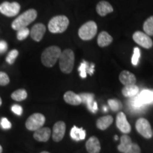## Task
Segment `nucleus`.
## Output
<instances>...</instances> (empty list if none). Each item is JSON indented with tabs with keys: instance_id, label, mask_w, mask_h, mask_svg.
Instances as JSON below:
<instances>
[{
	"instance_id": "obj_1",
	"label": "nucleus",
	"mask_w": 153,
	"mask_h": 153,
	"mask_svg": "<svg viewBox=\"0 0 153 153\" xmlns=\"http://www.w3.org/2000/svg\"><path fill=\"white\" fill-rule=\"evenodd\" d=\"M36 17L37 11L33 9H28L15 19L11 24V27L15 30L26 27L35 20Z\"/></svg>"
},
{
	"instance_id": "obj_2",
	"label": "nucleus",
	"mask_w": 153,
	"mask_h": 153,
	"mask_svg": "<svg viewBox=\"0 0 153 153\" xmlns=\"http://www.w3.org/2000/svg\"><path fill=\"white\" fill-rule=\"evenodd\" d=\"M61 50L57 46H51L47 48L41 55V61L43 65L47 68H52L55 65L60 57Z\"/></svg>"
},
{
	"instance_id": "obj_3",
	"label": "nucleus",
	"mask_w": 153,
	"mask_h": 153,
	"mask_svg": "<svg viewBox=\"0 0 153 153\" xmlns=\"http://www.w3.org/2000/svg\"><path fill=\"white\" fill-rule=\"evenodd\" d=\"M60 68L63 73L70 74L72 71L74 64V54L71 49H66L61 53L59 57Z\"/></svg>"
},
{
	"instance_id": "obj_4",
	"label": "nucleus",
	"mask_w": 153,
	"mask_h": 153,
	"mask_svg": "<svg viewBox=\"0 0 153 153\" xmlns=\"http://www.w3.org/2000/svg\"><path fill=\"white\" fill-rule=\"evenodd\" d=\"M69 24L70 22L67 16L63 15L56 16L51 19L49 22L48 29L50 32L53 33H61L67 30Z\"/></svg>"
},
{
	"instance_id": "obj_5",
	"label": "nucleus",
	"mask_w": 153,
	"mask_h": 153,
	"mask_svg": "<svg viewBox=\"0 0 153 153\" xmlns=\"http://www.w3.org/2000/svg\"><path fill=\"white\" fill-rule=\"evenodd\" d=\"M97 33V25L93 21H89L79 28L78 34L79 38L84 41H89Z\"/></svg>"
},
{
	"instance_id": "obj_6",
	"label": "nucleus",
	"mask_w": 153,
	"mask_h": 153,
	"mask_svg": "<svg viewBox=\"0 0 153 153\" xmlns=\"http://www.w3.org/2000/svg\"><path fill=\"white\" fill-rule=\"evenodd\" d=\"M45 122V117L40 113L32 114L28 118L26 122V127L28 131H36L43 127Z\"/></svg>"
},
{
	"instance_id": "obj_7",
	"label": "nucleus",
	"mask_w": 153,
	"mask_h": 153,
	"mask_svg": "<svg viewBox=\"0 0 153 153\" xmlns=\"http://www.w3.org/2000/svg\"><path fill=\"white\" fill-rule=\"evenodd\" d=\"M137 131L145 138L150 139L152 137V130L150 123L147 119L140 118L137 119L135 123Z\"/></svg>"
},
{
	"instance_id": "obj_8",
	"label": "nucleus",
	"mask_w": 153,
	"mask_h": 153,
	"mask_svg": "<svg viewBox=\"0 0 153 153\" xmlns=\"http://www.w3.org/2000/svg\"><path fill=\"white\" fill-rule=\"evenodd\" d=\"M20 9V4L16 1L11 3L8 2V1H4L0 4V12L8 17L16 16L19 14Z\"/></svg>"
},
{
	"instance_id": "obj_9",
	"label": "nucleus",
	"mask_w": 153,
	"mask_h": 153,
	"mask_svg": "<svg viewBox=\"0 0 153 153\" xmlns=\"http://www.w3.org/2000/svg\"><path fill=\"white\" fill-rule=\"evenodd\" d=\"M134 41L137 45H140L146 49H150L152 47L153 42L150 36L141 31L135 32L133 36Z\"/></svg>"
},
{
	"instance_id": "obj_10",
	"label": "nucleus",
	"mask_w": 153,
	"mask_h": 153,
	"mask_svg": "<svg viewBox=\"0 0 153 153\" xmlns=\"http://www.w3.org/2000/svg\"><path fill=\"white\" fill-rule=\"evenodd\" d=\"M66 131V125L63 121H57L53 128V140L55 142H60L64 137Z\"/></svg>"
},
{
	"instance_id": "obj_11",
	"label": "nucleus",
	"mask_w": 153,
	"mask_h": 153,
	"mask_svg": "<svg viewBox=\"0 0 153 153\" xmlns=\"http://www.w3.org/2000/svg\"><path fill=\"white\" fill-rule=\"evenodd\" d=\"M79 97L82 99V103H85L87 106L88 109L92 113L97 112L98 109V106L94 99V94L91 93H82L80 94Z\"/></svg>"
},
{
	"instance_id": "obj_12",
	"label": "nucleus",
	"mask_w": 153,
	"mask_h": 153,
	"mask_svg": "<svg viewBox=\"0 0 153 153\" xmlns=\"http://www.w3.org/2000/svg\"><path fill=\"white\" fill-rule=\"evenodd\" d=\"M116 126L123 133H129L131 131V127L128 122L126 115L123 112H119L116 116Z\"/></svg>"
},
{
	"instance_id": "obj_13",
	"label": "nucleus",
	"mask_w": 153,
	"mask_h": 153,
	"mask_svg": "<svg viewBox=\"0 0 153 153\" xmlns=\"http://www.w3.org/2000/svg\"><path fill=\"white\" fill-rule=\"evenodd\" d=\"M45 30H46V28L45 25L43 24H36L30 30V37L35 41H41L45 33Z\"/></svg>"
},
{
	"instance_id": "obj_14",
	"label": "nucleus",
	"mask_w": 153,
	"mask_h": 153,
	"mask_svg": "<svg viewBox=\"0 0 153 153\" xmlns=\"http://www.w3.org/2000/svg\"><path fill=\"white\" fill-rule=\"evenodd\" d=\"M51 136V130L49 128H41L34 132L33 137L38 142H47Z\"/></svg>"
},
{
	"instance_id": "obj_15",
	"label": "nucleus",
	"mask_w": 153,
	"mask_h": 153,
	"mask_svg": "<svg viewBox=\"0 0 153 153\" xmlns=\"http://www.w3.org/2000/svg\"><path fill=\"white\" fill-rule=\"evenodd\" d=\"M86 148L89 153H99L101 150V145L97 137L92 136L86 143Z\"/></svg>"
},
{
	"instance_id": "obj_16",
	"label": "nucleus",
	"mask_w": 153,
	"mask_h": 153,
	"mask_svg": "<svg viewBox=\"0 0 153 153\" xmlns=\"http://www.w3.org/2000/svg\"><path fill=\"white\" fill-rule=\"evenodd\" d=\"M78 70L79 72V75L82 78L87 77V74H89L90 75H92L94 72V64L91 63L89 64L87 61L83 60L78 68Z\"/></svg>"
},
{
	"instance_id": "obj_17",
	"label": "nucleus",
	"mask_w": 153,
	"mask_h": 153,
	"mask_svg": "<svg viewBox=\"0 0 153 153\" xmlns=\"http://www.w3.org/2000/svg\"><path fill=\"white\" fill-rule=\"evenodd\" d=\"M119 80L125 86L133 85L136 83V77L133 73L128 71H122L120 73Z\"/></svg>"
},
{
	"instance_id": "obj_18",
	"label": "nucleus",
	"mask_w": 153,
	"mask_h": 153,
	"mask_svg": "<svg viewBox=\"0 0 153 153\" xmlns=\"http://www.w3.org/2000/svg\"><path fill=\"white\" fill-rule=\"evenodd\" d=\"M64 100L67 104L77 106L82 103V99L79 94L74 93L72 91H68L64 94Z\"/></svg>"
},
{
	"instance_id": "obj_19",
	"label": "nucleus",
	"mask_w": 153,
	"mask_h": 153,
	"mask_svg": "<svg viewBox=\"0 0 153 153\" xmlns=\"http://www.w3.org/2000/svg\"><path fill=\"white\" fill-rule=\"evenodd\" d=\"M137 98L143 104H153V90L145 89L137 95Z\"/></svg>"
},
{
	"instance_id": "obj_20",
	"label": "nucleus",
	"mask_w": 153,
	"mask_h": 153,
	"mask_svg": "<svg viewBox=\"0 0 153 153\" xmlns=\"http://www.w3.org/2000/svg\"><path fill=\"white\" fill-rule=\"evenodd\" d=\"M114 9L109 3L106 1H101L97 5V12L101 16H105L109 13L113 12Z\"/></svg>"
},
{
	"instance_id": "obj_21",
	"label": "nucleus",
	"mask_w": 153,
	"mask_h": 153,
	"mask_svg": "<svg viewBox=\"0 0 153 153\" xmlns=\"http://www.w3.org/2000/svg\"><path fill=\"white\" fill-rule=\"evenodd\" d=\"M114 118L111 116H105L99 118L97 120V127L101 131H104L111 125Z\"/></svg>"
},
{
	"instance_id": "obj_22",
	"label": "nucleus",
	"mask_w": 153,
	"mask_h": 153,
	"mask_svg": "<svg viewBox=\"0 0 153 153\" xmlns=\"http://www.w3.org/2000/svg\"><path fill=\"white\" fill-rule=\"evenodd\" d=\"M113 41V38L106 31H102L99 33L97 39V43L100 47H106L110 45Z\"/></svg>"
},
{
	"instance_id": "obj_23",
	"label": "nucleus",
	"mask_w": 153,
	"mask_h": 153,
	"mask_svg": "<svg viewBox=\"0 0 153 153\" xmlns=\"http://www.w3.org/2000/svg\"><path fill=\"white\" fill-rule=\"evenodd\" d=\"M132 144H133V143H132L131 138L128 135H122L120 137V143L118 146V150L119 152L124 153L131 148Z\"/></svg>"
},
{
	"instance_id": "obj_24",
	"label": "nucleus",
	"mask_w": 153,
	"mask_h": 153,
	"mask_svg": "<svg viewBox=\"0 0 153 153\" xmlns=\"http://www.w3.org/2000/svg\"><path fill=\"white\" fill-rule=\"evenodd\" d=\"M70 136H71V137L74 140H82L85 138V131L82 128H77L76 126H74L71 129V131H70Z\"/></svg>"
},
{
	"instance_id": "obj_25",
	"label": "nucleus",
	"mask_w": 153,
	"mask_h": 153,
	"mask_svg": "<svg viewBox=\"0 0 153 153\" xmlns=\"http://www.w3.org/2000/svg\"><path fill=\"white\" fill-rule=\"evenodd\" d=\"M139 92V88L137 85H128L125 86L122 89V94L126 97H131L137 96Z\"/></svg>"
},
{
	"instance_id": "obj_26",
	"label": "nucleus",
	"mask_w": 153,
	"mask_h": 153,
	"mask_svg": "<svg viewBox=\"0 0 153 153\" xmlns=\"http://www.w3.org/2000/svg\"><path fill=\"white\" fill-rule=\"evenodd\" d=\"M27 92L24 89H20L18 90H16L11 94V97L14 100L16 101H24L27 98Z\"/></svg>"
},
{
	"instance_id": "obj_27",
	"label": "nucleus",
	"mask_w": 153,
	"mask_h": 153,
	"mask_svg": "<svg viewBox=\"0 0 153 153\" xmlns=\"http://www.w3.org/2000/svg\"><path fill=\"white\" fill-rule=\"evenodd\" d=\"M129 105L131 108H133V109L135 111H137L143 110L144 106H145V105L143 104L140 102V101L137 98V96L131 97V99L129 101Z\"/></svg>"
},
{
	"instance_id": "obj_28",
	"label": "nucleus",
	"mask_w": 153,
	"mask_h": 153,
	"mask_svg": "<svg viewBox=\"0 0 153 153\" xmlns=\"http://www.w3.org/2000/svg\"><path fill=\"white\" fill-rule=\"evenodd\" d=\"M143 30L147 35L153 36V16L149 17L143 24Z\"/></svg>"
},
{
	"instance_id": "obj_29",
	"label": "nucleus",
	"mask_w": 153,
	"mask_h": 153,
	"mask_svg": "<svg viewBox=\"0 0 153 153\" xmlns=\"http://www.w3.org/2000/svg\"><path fill=\"white\" fill-rule=\"evenodd\" d=\"M108 104L113 111H118L122 108L121 102L117 99H109L108 101Z\"/></svg>"
},
{
	"instance_id": "obj_30",
	"label": "nucleus",
	"mask_w": 153,
	"mask_h": 153,
	"mask_svg": "<svg viewBox=\"0 0 153 153\" xmlns=\"http://www.w3.org/2000/svg\"><path fill=\"white\" fill-rule=\"evenodd\" d=\"M30 34V30L28 28L25 27L23 28H21L17 30L16 37L19 41H23V40L26 39L28 37V35Z\"/></svg>"
},
{
	"instance_id": "obj_31",
	"label": "nucleus",
	"mask_w": 153,
	"mask_h": 153,
	"mask_svg": "<svg viewBox=\"0 0 153 153\" xmlns=\"http://www.w3.org/2000/svg\"><path fill=\"white\" fill-rule=\"evenodd\" d=\"M19 55V51L17 50H12L9 53L8 55H7V58H6V61L9 63V65L14 64L15 62V60Z\"/></svg>"
},
{
	"instance_id": "obj_32",
	"label": "nucleus",
	"mask_w": 153,
	"mask_h": 153,
	"mask_svg": "<svg viewBox=\"0 0 153 153\" xmlns=\"http://www.w3.org/2000/svg\"><path fill=\"white\" fill-rule=\"evenodd\" d=\"M140 57V51L138 48H134L133 57H132L131 58L132 64H133L134 66L137 65Z\"/></svg>"
},
{
	"instance_id": "obj_33",
	"label": "nucleus",
	"mask_w": 153,
	"mask_h": 153,
	"mask_svg": "<svg viewBox=\"0 0 153 153\" xmlns=\"http://www.w3.org/2000/svg\"><path fill=\"white\" fill-rule=\"evenodd\" d=\"M10 82L9 76L4 72H0V86L7 85Z\"/></svg>"
},
{
	"instance_id": "obj_34",
	"label": "nucleus",
	"mask_w": 153,
	"mask_h": 153,
	"mask_svg": "<svg viewBox=\"0 0 153 153\" xmlns=\"http://www.w3.org/2000/svg\"><path fill=\"white\" fill-rule=\"evenodd\" d=\"M124 153H141L140 148L136 143H133L128 150Z\"/></svg>"
},
{
	"instance_id": "obj_35",
	"label": "nucleus",
	"mask_w": 153,
	"mask_h": 153,
	"mask_svg": "<svg viewBox=\"0 0 153 153\" xmlns=\"http://www.w3.org/2000/svg\"><path fill=\"white\" fill-rule=\"evenodd\" d=\"M0 124H1V128H2L3 129L8 130V129H10L11 128V123L9 122V120L7 119V118H1Z\"/></svg>"
},
{
	"instance_id": "obj_36",
	"label": "nucleus",
	"mask_w": 153,
	"mask_h": 153,
	"mask_svg": "<svg viewBox=\"0 0 153 153\" xmlns=\"http://www.w3.org/2000/svg\"><path fill=\"white\" fill-rule=\"evenodd\" d=\"M11 111L14 113L15 114L18 115V116H21L23 113V108L20 105L14 104L11 106Z\"/></svg>"
},
{
	"instance_id": "obj_37",
	"label": "nucleus",
	"mask_w": 153,
	"mask_h": 153,
	"mask_svg": "<svg viewBox=\"0 0 153 153\" xmlns=\"http://www.w3.org/2000/svg\"><path fill=\"white\" fill-rule=\"evenodd\" d=\"M8 45L7 42L4 41H0V53H4L7 51Z\"/></svg>"
},
{
	"instance_id": "obj_38",
	"label": "nucleus",
	"mask_w": 153,
	"mask_h": 153,
	"mask_svg": "<svg viewBox=\"0 0 153 153\" xmlns=\"http://www.w3.org/2000/svg\"><path fill=\"white\" fill-rule=\"evenodd\" d=\"M2 147H1V145H0V153H1L2 152Z\"/></svg>"
},
{
	"instance_id": "obj_39",
	"label": "nucleus",
	"mask_w": 153,
	"mask_h": 153,
	"mask_svg": "<svg viewBox=\"0 0 153 153\" xmlns=\"http://www.w3.org/2000/svg\"><path fill=\"white\" fill-rule=\"evenodd\" d=\"M114 139L116 140H118V135H115Z\"/></svg>"
},
{
	"instance_id": "obj_40",
	"label": "nucleus",
	"mask_w": 153,
	"mask_h": 153,
	"mask_svg": "<svg viewBox=\"0 0 153 153\" xmlns=\"http://www.w3.org/2000/svg\"><path fill=\"white\" fill-rule=\"evenodd\" d=\"M1 104H2V101H1V97H0V106H1Z\"/></svg>"
},
{
	"instance_id": "obj_41",
	"label": "nucleus",
	"mask_w": 153,
	"mask_h": 153,
	"mask_svg": "<svg viewBox=\"0 0 153 153\" xmlns=\"http://www.w3.org/2000/svg\"><path fill=\"white\" fill-rule=\"evenodd\" d=\"M41 153H50V152H46V151H44V152H41Z\"/></svg>"
},
{
	"instance_id": "obj_42",
	"label": "nucleus",
	"mask_w": 153,
	"mask_h": 153,
	"mask_svg": "<svg viewBox=\"0 0 153 153\" xmlns=\"http://www.w3.org/2000/svg\"><path fill=\"white\" fill-rule=\"evenodd\" d=\"M104 111H107V108H106V106H104Z\"/></svg>"
},
{
	"instance_id": "obj_43",
	"label": "nucleus",
	"mask_w": 153,
	"mask_h": 153,
	"mask_svg": "<svg viewBox=\"0 0 153 153\" xmlns=\"http://www.w3.org/2000/svg\"><path fill=\"white\" fill-rule=\"evenodd\" d=\"M152 135H153V131H152Z\"/></svg>"
}]
</instances>
